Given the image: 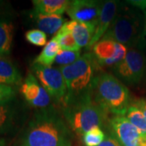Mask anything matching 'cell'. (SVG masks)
Segmentation results:
<instances>
[{
	"instance_id": "6da1fadb",
	"label": "cell",
	"mask_w": 146,
	"mask_h": 146,
	"mask_svg": "<svg viewBox=\"0 0 146 146\" xmlns=\"http://www.w3.org/2000/svg\"><path fill=\"white\" fill-rule=\"evenodd\" d=\"M18 146H72V131L63 116L49 106L34 113Z\"/></svg>"
},
{
	"instance_id": "7a4b0ae2",
	"label": "cell",
	"mask_w": 146,
	"mask_h": 146,
	"mask_svg": "<svg viewBox=\"0 0 146 146\" xmlns=\"http://www.w3.org/2000/svg\"><path fill=\"white\" fill-rule=\"evenodd\" d=\"M63 116L71 130L81 136L94 127H105L107 120V113L94 101L90 89L63 105Z\"/></svg>"
},
{
	"instance_id": "3957f363",
	"label": "cell",
	"mask_w": 146,
	"mask_h": 146,
	"mask_svg": "<svg viewBox=\"0 0 146 146\" xmlns=\"http://www.w3.org/2000/svg\"><path fill=\"white\" fill-rule=\"evenodd\" d=\"M94 101L108 114L125 115L130 106V93L119 79L103 72L94 76L90 87Z\"/></svg>"
},
{
	"instance_id": "277c9868",
	"label": "cell",
	"mask_w": 146,
	"mask_h": 146,
	"mask_svg": "<svg viewBox=\"0 0 146 146\" xmlns=\"http://www.w3.org/2000/svg\"><path fill=\"white\" fill-rule=\"evenodd\" d=\"M94 61L93 54H84L72 64L60 67L67 85L63 105L90 89L94 78Z\"/></svg>"
},
{
	"instance_id": "5b68a950",
	"label": "cell",
	"mask_w": 146,
	"mask_h": 146,
	"mask_svg": "<svg viewBox=\"0 0 146 146\" xmlns=\"http://www.w3.org/2000/svg\"><path fill=\"white\" fill-rule=\"evenodd\" d=\"M142 29L141 18L137 12L127 7H119L113 23L102 38L110 39L126 46H133L139 43Z\"/></svg>"
},
{
	"instance_id": "8992f818",
	"label": "cell",
	"mask_w": 146,
	"mask_h": 146,
	"mask_svg": "<svg viewBox=\"0 0 146 146\" xmlns=\"http://www.w3.org/2000/svg\"><path fill=\"white\" fill-rule=\"evenodd\" d=\"M31 71L51 99L63 104L67 95V85L60 69L33 63Z\"/></svg>"
},
{
	"instance_id": "52a82bcc",
	"label": "cell",
	"mask_w": 146,
	"mask_h": 146,
	"mask_svg": "<svg viewBox=\"0 0 146 146\" xmlns=\"http://www.w3.org/2000/svg\"><path fill=\"white\" fill-rule=\"evenodd\" d=\"M145 56L136 49H129L124 58L114 67L116 76L129 84L140 83L145 76Z\"/></svg>"
},
{
	"instance_id": "ba28073f",
	"label": "cell",
	"mask_w": 146,
	"mask_h": 146,
	"mask_svg": "<svg viewBox=\"0 0 146 146\" xmlns=\"http://www.w3.org/2000/svg\"><path fill=\"white\" fill-rule=\"evenodd\" d=\"M92 50L95 61L105 67H115L124 58L127 52L126 46L106 38H102Z\"/></svg>"
},
{
	"instance_id": "9c48e42d",
	"label": "cell",
	"mask_w": 146,
	"mask_h": 146,
	"mask_svg": "<svg viewBox=\"0 0 146 146\" xmlns=\"http://www.w3.org/2000/svg\"><path fill=\"white\" fill-rule=\"evenodd\" d=\"M111 133L122 146H142L146 137L131 123L124 115H114L108 120Z\"/></svg>"
},
{
	"instance_id": "30bf717a",
	"label": "cell",
	"mask_w": 146,
	"mask_h": 146,
	"mask_svg": "<svg viewBox=\"0 0 146 146\" xmlns=\"http://www.w3.org/2000/svg\"><path fill=\"white\" fill-rule=\"evenodd\" d=\"M21 94L27 103L34 108L41 110L50 106V96L32 72L21 84Z\"/></svg>"
},
{
	"instance_id": "8fae6325",
	"label": "cell",
	"mask_w": 146,
	"mask_h": 146,
	"mask_svg": "<svg viewBox=\"0 0 146 146\" xmlns=\"http://www.w3.org/2000/svg\"><path fill=\"white\" fill-rule=\"evenodd\" d=\"M102 4L103 2L95 0H73L70 1L67 14L72 21L97 25Z\"/></svg>"
},
{
	"instance_id": "7c38bea8",
	"label": "cell",
	"mask_w": 146,
	"mask_h": 146,
	"mask_svg": "<svg viewBox=\"0 0 146 146\" xmlns=\"http://www.w3.org/2000/svg\"><path fill=\"white\" fill-rule=\"evenodd\" d=\"M24 115L23 107L16 98L0 104V135L9 133L20 127Z\"/></svg>"
},
{
	"instance_id": "4fadbf2b",
	"label": "cell",
	"mask_w": 146,
	"mask_h": 146,
	"mask_svg": "<svg viewBox=\"0 0 146 146\" xmlns=\"http://www.w3.org/2000/svg\"><path fill=\"white\" fill-rule=\"evenodd\" d=\"M119 3L114 0L103 2L99 18L97 23L96 31L90 42V44L87 47L88 50L92 49L94 45L103 37L105 33L109 29L111 24L115 20V16L119 9Z\"/></svg>"
},
{
	"instance_id": "5bb4252c",
	"label": "cell",
	"mask_w": 146,
	"mask_h": 146,
	"mask_svg": "<svg viewBox=\"0 0 146 146\" xmlns=\"http://www.w3.org/2000/svg\"><path fill=\"white\" fill-rule=\"evenodd\" d=\"M29 16L33 19L36 25L40 30L44 32L46 35L52 36L57 33L63 25L68 22L62 16L58 15H44L39 13L33 9L30 11Z\"/></svg>"
},
{
	"instance_id": "9a60e30c",
	"label": "cell",
	"mask_w": 146,
	"mask_h": 146,
	"mask_svg": "<svg viewBox=\"0 0 146 146\" xmlns=\"http://www.w3.org/2000/svg\"><path fill=\"white\" fill-rule=\"evenodd\" d=\"M63 27L72 33L80 48H87L95 33L97 25L91 23H81L71 21L66 22Z\"/></svg>"
},
{
	"instance_id": "2e32d148",
	"label": "cell",
	"mask_w": 146,
	"mask_h": 146,
	"mask_svg": "<svg viewBox=\"0 0 146 146\" xmlns=\"http://www.w3.org/2000/svg\"><path fill=\"white\" fill-rule=\"evenodd\" d=\"M21 72L14 63L5 56H0V84L17 85L21 83Z\"/></svg>"
},
{
	"instance_id": "e0dca14e",
	"label": "cell",
	"mask_w": 146,
	"mask_h": 146,
	"mask_svg": "<svg viewBox=\"0 0 146 146\" xmlns=\"http://www.w3.org/2000/svg\"><path fill=\"white\" fill-rule=\"evenodd\" d=\"M33 10L44 15L62 16L67 11L70 1L68 0H33Z\"/></svg>"
},
{
	"instance_id": "ac0fdd59",
	"label": "cell",
	"mask_w": 146,
	"mask_h": 146,
	"mask_svg": "<svg viewBox=\"0 0 146 146\" xmlns=\"http://www.w3.org/2000/svg\"><path fill=\"white\" fill-rule=\"evenodd\" d=\"M59 50H60V46L58 43L56 38L54 36L47 42L42 52L34 59L33 63H39L46 67H51V65L55 61L56 56Z\"/></svg>"
},
{
	"instance_id": "d6986e66",
	"label": "cell",
	"mask_w": 146,
	"mask_h": 146,
	"mask_svg": "<svg viewBox=\"0 0 146 146\" xmlns=\"http://www.w3.org/2000/svg\"><path fill=\"white\" fill-rule=\"evenodd\" d=\"M14 26L9 20H0V56L10 54Z\"/></svg>"
},
{
	"instance_id": "ffe728a7",
	"label": "cell",
	"mask_w": 146,
	"mask_h": 146,
	"mask_svg": "<svg viewBox=\"0 0 146 146\" xmlns=\"http://www.w3.org/2000/svg\"><path fill=\"white\" fill-rule=\"evenodd\" d=\"M124 116L141 132L142 136L146 137V120L140 110L135 106L130 105Z\"/></svg>"
},
{
	"instance_id": "44dd1931",
	"label": "cell",
	"mask_w": 146,
	"mask_h": 146,
	"mask_svg": "<svg viewBox=\"0 0 146 146\" xmlns=\"http://www.w3.org/2000/svg\"><path fill=\"white\" fill-rule=\"evenodd\" d=\"M61 50H72V51H80V48L79 47L76 42L72 33L67 30L65 28L62 27L60 30L54 36Z\"/></svg>"
},
{
	"instance_id": "7402d4cb",
	"label": "cell",
	"mask_w": 146,
	"mask_h": 146,
	"mask_svg": "<svg viewBox=\"0 0 146 146\" xmlns=\"http://www.w3.org/2000/svg\"><path fill=\"white\" fill-rule=\"evenodd\" d=\"M106 135L101 127H96L88 131L82 136V141L84 146H98L105 139Z\"/></svg>"
},
{
	"instance_id": "603a6c76",
	"label": "cell",
	"mask_w": 146,
	"mask_h": 146,
	"mask_svg": "<svg viewBox=\"0 0 146 146\" xmlns=\"http://www.w3.org/2000/svg\"><path fill=\"white\" fill-rule=\"evenodd\" d=\"M80 56V51H72V50H61L58 53L54 63L61 67L68 66L74 63L78 60Z\"/></svg>"
},
{
	"instance_id": "cb8c5ba5",
	"label": "cell",
	"mask_w": 146,
	"mask_h": 146,
	"mask_svg": "<svg viewBox=\"0 0 146 146\" xmlns=\"http://www.w3.org/2000/svg\"><path fill=\"white\" fill-rule=\"evenodd\" d=\"M25 39L32 45L42 46L47 43V35L40 29H31L25 33Z\"/></svg>"
},
{
	"instance_id": "d4e9b609",
	"label": "cell",
	"mask_w": 146,
	"mask_h": 146,
	"mask_svg": "<svg viewBox=\"0 0 146 146\" xmlns=\"http://www.w3.org/2000/svg\"><path fill=\"white\" fill-rule=\"evenodd\" d=\"M14 98H16L15 89L10 85L0 84V104L7 102Z\"/></svg>"
},
{
	"instance_id": "484cf974",
	"label": "cell",
	"mask_w": 146,
	"mask_h": 146,
	"mask_svg": "<svg viewBox=\"0 0 146 146\" xmlns=\"http://www.w3.org/2000/svg\"><path fill=\"white\" fill-rule=\"evenodd\" d=\"M111 133V132H110ZM98 146H122L119 141L115 138V136L111 133L109 135H106V139L103 142Z\"/></svg>"
},
{
	"instance_id": "4316f807",
	"label": "cell",
	"mask_w": 146,
	"mask_h": 146,
	"mask_svg": "<svg viewBox=\"0 0 146 146\" xmlns=\"http://www.w3.org/2000/svg\"><path fill=\"white\" fill-rule=\"evenodd\" d=\"M9 4L6 1H0V20H8L7 16L9 15Z\"/></svg>"
},
{
	"instance_id": "83f0119b",
	"label": "cell",
	"mask_w": 146,
	"mask_h": 146,
	"mask_svg": "<svg viewBox=\"0 0 146 146\" xmlns=\"http://www.w3.org/2000/svg\"><path fill=\"white\" fill-rule=\"evenodd\" d=\"M133 106H135L136 107H137L138 109L141 111V113L143 114L145 119L146 120V99L145 98H140V99L135 100L132 104Z\"/></svg>"
},
{
	"instance_id": "f1b7e54d",
	"label": "cell",
	"mask_w": 146,
	"mask_h": 146,
	"mask_svg": "<svg viewBox=\"0 0 146 146\" xmlns=\"http://www.w3.org/2000/svg\"><path fill=\"white\" fill-rule=\"evenodd\" d=\"M144 12L145 14V23L143 25V29H142L141 37H140V41L138 43L141 47L146 46V11H144Z\"/></svg>"
},
{
	"instance_id": "f546056e",
	"label": "cell",
	"mask_w": 146,
	"mask_h": 146,
	"mask_svg": "<svg viewBox=\"0 0 146 146\" xmlns=\"http://www.w3.org/2000/svg\"><path fill=\"white\" fill-rule=\"evenodd\" d=\"M6 142L3 139H0V146H5Z\"/></svg>"
}]
</instances>
